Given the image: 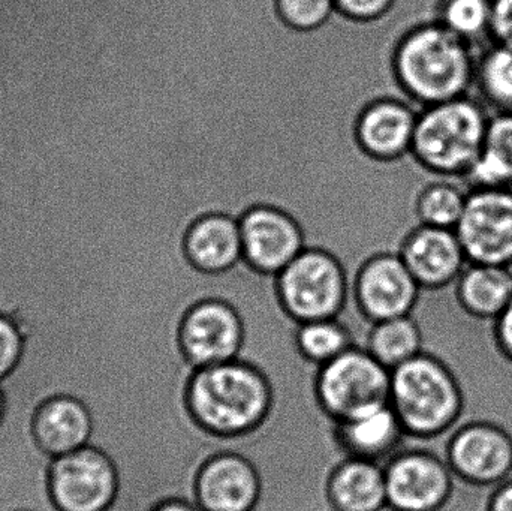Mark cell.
Instances as JSON below:
<instances>
[{"instance_id": "obj_1", "label": "cell", "mask_w": 512, "mask_h": 511, "mask_svg": "<svg viewBox=\"0 0 512 511\" xmlns=\"http://www.w3.org/2000/svg\"><path fill=\"white\" fill-rule=\"evenodd\" d=\"M478 50L436 20L412 27L397 47L394 66L403 92L418 108L472 95Z\"/></svg>"}, {"instance_id": "obj_2", "label": "cell", "mask_w": 512, "mask_h": 511, "mask_svg": "<svg viewBox=\"0 0 512 511\" xmlns=\"http://www.w3.org/2000/svg\"><path fill=\"white\" fill-rule=\"evenodd\" d=\"M188 402L203 428L234 437L254 431L264 422L273 393L258 368L236 359L198 368L189 384Z\"/></svg>"}, {"instance_id": "obj_3", "label": "cell", "mask_w": 512, "mask_h": 511, "mask_svg": "<svg viewBox=\"0 0 512 511\" xmlns=\"http://www.w3.org/2000/svg\"><path fill=\"white\" fill-rule=\"evenodd\" d=\"M492 111L475 95L424 107L418 113L412 155L435 177L463 182L486 140Z\"/></svg>"}, {"instance_id": "obj_4", "label": "cell", "mask_w": 512, "mask_h": 511, "mask_svg": "<svg viewBox=\"0 0 512 511\" xmlns=\"http://www.w3.org/2000/svg\"><path fill=\"white\" fill-rule=\"evenodd\" d=\"M390 405L408 437L430 438L456 422L462 396L451 372L420 353L391 371Z\"/></svg>"}, {"instance_id": "obj_5", "label": "cell", "mask_w": 512, "mask_h": 511, "mask_svg": "<svg viewBox=\"0 0 512 511\" xmlns=\"http://www.w3.org/2000/svg\"><path fill=\"white\" fill-rule=\"evenodd\" d=\"M280 302L298 323L333 320L348 305V282L339 261L306 248L277 275Z\"/></svg>"}, {"instance_id": "obj_6", "label": "cell", "mask_w": 512, "mask_h": 511, "mask_svg": "<svg viewBox=\"0 0 512 511\" xmlns=\"http://www.w3.org/2000/svg\"><path fill=\"white\" fill-rule=\"evenodd\" d=\"M319 401L337 422L390 404L391 371L363 348L352 347L319 368Z\"/></svg>"}, {"instance_id": "obj_7", "label": "cell", "mask_w": 512, "mask_h": 511, "mask_svg": "<svg viewBox=\"0 0 512 511\" xmlns=\"http://www.w3.org/2000/svg\"><path fill=\"white\" fill-rule=\"evenodd\" d=\"M50 494L60 511H108L119 494L111 459L87 446L53 459Z\"/></svg>"}, {"instance_id": "obj_8", "label": "cell", "mask_w": 512, "mask_h": 511, "mask_svg": "<svg viewBox=\"0 0 512 511\" xmlns=\"http://www.w3.org/2000/svg\"><path fill=\"white\" fill-rule=\"evenodd\" d=\"M456 233L469 263L512 266V188L469 189Z\"/></svg>"}, {"instance_id": "obj_9", "label": "cell", "mask_w": 512, "mask_h": 511, "mask_svg": "<svg viewBox=\"0 0 512 511\" xmlns=\"http://www.w3.org/2000/svg\"><path fill=\"white\" fill-rule=\"evenodd\" d=\"M388 507L436 511L451 491V467L432 453L402 450L385 464Z\"/></svg>"}, {"instance_id": "obj_10", "label": "cell", "mask_w": 512, "mask_h": 511, "mask_svg": "<svg viewBox=\"0 0 512 511\" xmlns=\"http://www.w3.org/2000/svg\"><path fill=\"white\" fill-rule=\"evenodd\" d=\"M245 329L239 312L221 300L198 303L186 314L180 342L195 368L231 362L239 357Z\"/></svg>"}, {"instance_id": "obj_11", "label": "cell", "mask_w": 512, "mask_h": 511, "mask_svg": "<svg viewBox=\"0 0 512 511\" xmlns=\"http://www.w3.org/2000/svg\"><path fill=\"white\" fill-rule=\"evenodd\" d=\"M420 290L402 257L385 254L363 267L355 284V297L363 314L375 324L411 315Z\"/></svg>"}, {"instance_id": "obj_12", "label": "cell", "mask_w": 512, "mask_h": 511, "mask_svg": "<svg viewBox=\"0 0 512 511\" xmlns=\"http://www.w3.org/2000/svg\"><path fill=\"white\" fill-rule=\"evenodd\" d=\"M243 258L254 269L279 275L306 249L303 231L294 218L276 207L259 206L240 219Z\"/></svg>"}, {"instance_id": "obj_13", "label": "cell", "mask_w": 512, "mask_h": 511, "mask_svg": "<svg viewBox=\"0 0 512 511\" xmlns=\"http://www.w3.org/2000/svg\"><path fill=\"white\" fill-rule=\"evenodd\" d=\"M400 257L421 288L450 287L468 266L456 230L418 225L403 243Z\"/></svg>"}, {"instance_id": "obj_14", "label": "cell", "mask_w": 512, "mask_h": 511, "mask_svg": "<svg viewBox=\"0 0 512 511\" xmlns=\"http://www.w3.org/2000/svg\"><path fill=\"white\" fill-rule=\"evenodd\" d=\"M261 494L258 471L251 461L234 453L207 462L197 480L201 511H252Z\"/></svg>"}, {"instance_id": "obj_15", "label": "cell", "mask_w": 512, "mask_h": 511, "mask_svg": "<svg viewBox=\"0 0 512 511\" xmlns=\"http://www.w3.org/2000/svg\"><path fill=\"white\" fill-rule=\"evenodd\" d=\"M448 464L459 476L481 485L501 482L512 468L510 437L495 426H466L448 449Z\"/></svg>"}, {"instance_id": "obj_16", "label": "cell", "mask_w": 512, "mask_h": 511, "mask_svg": "<svg viewBox=\"0 0 512 511\" xmlns=\"http://www.w3.org/2000/svg\"><path fill=\"white\" fill-rule=\"evenodd\" d=\"M420 108L402 99H379L361 114L357 134L370 155L396 159L409 155Z\"/></svg>"}, {"instance_id": "obj_17", "label": "cell", "mask_w": 512, "mask_h": 511, "mask_svg": "<svg viewBox=\"0 0 512 511\" xmlns=\"http://www.w3.org/2000/svg\"><path fill=\"white\" fill-rule=\"evenodd\" d=\"M339 438L349 458L387 464L405 446L406 432L390 404L339 422Z\"/></svg>"}, {"instance_id": "obj_18", "label": "cell", "mask_w": 512, "mask_h": 511, "mask_svg": "<svg viewBox=\"0 0 512 511\" xmlns=\"http://www.w3.org/2000/svg\"><path fill=\"white\" fill-rule=\"evenodd\" d=\"M33 429L42 450L51 458H59L90 446L93 420L80 399L54 396L39 408Z\"/></svg>"}, {"instance_id": "obj_19", "label": "cell", "mask_w": 512, "mask_h": 511, "mask_svg": "<svg viewBox=\"0 0 512 511\" xmlns=\"http://www.w3.org/2000/svg\"><path fill=\"white\" fill-rule=\"evenodd\" d=\"M186 252L203 272L224 273L233 269L245 260L240 221L221 213L198 219L186 236Z\"/></svg>"}, {"instance_id": "obj_20", "label": "cell", "mask_w": 512, "mask_h": 511, "mask_svg": "<svg viewBox=\"0 0 512 511\" xmlns=\"http://www.w3.org/2000/svg\"><path fill=\"white\" fill-rule=\"evenodd\" d=\"M328 495L337 511L387 509L384 465L364 459H346L331 476Z\"/></svg>"}, {"instance_id": "obj_21", "label": "cell", "mask_w": 512, "mask_h": 511, "mask_svg": "<svg viewBox=\"0 0 512 511\" xmlns=\"http://www.w3.org/2000/svg\"><path fill=\"white\" fill-rule=\"evenodd\" d=\"M454 291L460 305L475 317L498 318L512 300V266L468 263Z\"/></svg>"}, {"instance_id": "obj_22", "label": "cell", "mask_w": 512, "mask_h": 511, "mask_svg": "<svg viewBox=\"0 0 512 511\" xmlns=\"http://www.w3.org/2000/svg\"><path fill=\"white\" fill-rule=\"evenodd\" d=\"M466 188H512V113H492L483 150L463 179Z\"/></svg>"}, {"instance_id": "obj_23", "label": "cell", "mask_w": 512, "mask_h": 511, "mask_svg": "<svg viewBox=\"0 0 512 511\" xmlns=\"http://www.w3.org/2000/svg\"><path fill=\"white\" fill-rule=\"evenodd\" d=\"M474 90L492 113H512V39H492L478 51Z\"/></svg>"}, {"instance_id": "obj_24", "label": "cell", "mask_w": 512, "mask_h": 511, "mask_svg": "<svg viewBox=\"0 0 512 511\" xmlns=\"http://www.w3.org/2000/svg\"><path fill=\"white\" fill-rule=\"evenodd\" d=\"M421 332L411 315L373 324L366 350L385 368L396 369L421 353Z\"/></svg>"}, {"instance_id": "obj_25", "label": "cell", "mask_w": 512, "mask_h": 511, "mask_svg": "<svg viewBox=\"0 0 512 511\" xmlns=\"http://www.w3.org/2000/svg\"><path fill=\"white\" fill-rule=\"evenodd\" d=\"M468 192L460 180L435 177L418 195L415 206L418 222L429 227L456 230L465 210Z\"/></svg>"}, {"instance_id": "obj_26", "label": "cell", "mask_w": 512, "mask_h": 511, "mask_svg": "<svg viewBox=\"0 0 512 511\" xmlns=\"http://www.w3.org/2000/svg\"><path fill=\"white\" fill-rule=\"evenodd\" d=\"M436 21L480 51L492 41V0H441Z\"/></svg>"}, {"instance_id": "obj_27", "label": "cell", "mask_w": 512, "mask_h": 511, "mask_svg": "<svg viewBox=\"0 0 512 511\" xmlns=\"http://www.w3.org/2000/svg\"><path fill=\"white\" fill-rule=\"evenodd\" d=\"M297 345L310 362L322 366L354 347L351 333L337 318L298 324Z\"/></svg>"}, {"instance_id": "obj_28", "label": "cell", "mask_w": 512, "mask_h": 511, "mask_svg": "<svg viewBox=\"0 0 512 511\" xmlns=\"http://www.w3.org/2000/svg\"><path fill=\"white\" fill-rule=\"evenodd\" d=\"M279 11L289 26L312 30L322 26L336 6L334 0H279Z\"/></svg>"}, {"instance_id": "obj_29", "label": "cell", "mask_w": 512, "mask_h": 511, "mask_svg": "<svg viewBox=\"0 0 512 511\" xmlns=\"http://www.w3.org/2000/svg\"><path fill=\"white\" fill-rule=\"evenodd\" d=\"M24 338L11 318L0 315V381L5 380L20 363Z\"/></svg>"}, {"instance_id": "obj_30", "label": "cell", "mask_w": 512, "mask_h": 511, "mask_svg": "<svg viewBox=\"0 0 512 511\" xmlns=\"http://www.w3.org/2000/svg\"><path fill=\"white\" fill-rule=\"evenodd\" d=\"M393 5V0H334L337 11L357 20L381 17Z\"/></svg>"}, {"instance_id": "obj_31", "label": "cell", "mask_w": 512, "mask_h": 511, "mask_svg": "<svg viewBox=\"0 0 512 511\" xmlns=\"http://www.w3.org/2000/svg\"><path fill=\"white\" fill-rule=\"evenodd\" d=\"M492 39H512V0H492Z\"/></svg>"}, {"instance_id": "obj_32", "label": "cell", "mask_w": 512, "mask_h": 511, "mask_svg": "<svg viewBox=\"0 0 512 511\" xmlns=\"http://www.w3.org/2000/svg\"><path fill=\"white\" fill-rule=\"evenodd\" d=\"M496 332L505 353L512 357V300L510 305L496 318Z\"/></svg>"}, {"instance_id": "obj_33", "label": "cell", "mask_w": 512, "mask_h": 511, "mask_svg": "<svg viewBox=\"0 0 512 511\" xmlns=\"http://www.w3.org/2000/svg\"><path fill=\"white\" fill-rule=\"evenodd\" d=\"M490 511H512V480L498 489L490 504Z\"/></svg>"}, {"instance_id": "obj_34", "label": "cell", "mask_w": 512, "mask_h": 511, "mask_svg": "<svg viewBox=\"0 0 512 511\" xmlns=\"http://www.w3.org/2000/svg\"><path fill=\"white\" fill-rule=\"evenodd\" d=\"M153 511H201L194 504L185 503V501H167L161 504Z\"/></svg>"}, {"instance_id": "obj_35", "label": "cell", "mask_w": 512, "mask_h": 511, "mask_svg": "<svg viewBox=\"0 0 512 511\" xmlns=\"http://www.w3.org/2000/svg\"><path fill=\"white\" fill-rule=\"evenodd\" d=\"M412 156H414V155H412ZM418 165H420V164H418ZM420 167H421V165H420ZM421 170H423V168H421ZM424 182H426V173H424V170H423V182H421V185H424ZM421 188H423V186H420V189ZM420 189H418V191H420ZM415 198H417V197H415ZM414 204H415V201H414ZM412 216H414V207H412ZM412 221H414V219L409 218L408 227H406L405 233H406V231L409 230V227H411ZM403 236H405V234H403Z\"/></svg>"}, {"instance_id": "obj_36", "label": "cell", "mask_w": 512, "mask_h": 511, "mask_svg": "<svg viewBox=\"0 0 512 511\" xmlns=\"http://www.w3.org/2000/svg\"><path fill=\"white\" fill-rule=\"evenodd\" d=\"M3 411H5V398H3L2 387H0V420H2Z\"/></svg>"}]
</instances>
